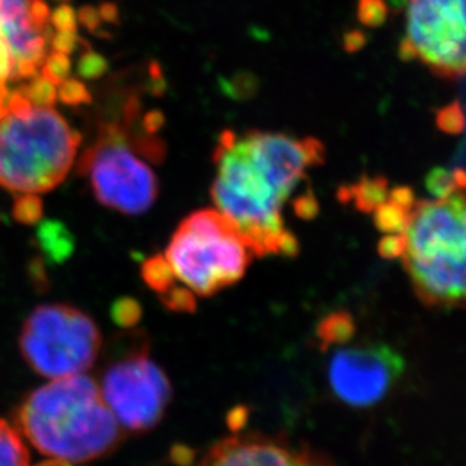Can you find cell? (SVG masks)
Returning <instances> with one entry per match:
<instances>
[{
  "mask_svg": "<svg viewBox=\"0 0 466 466\" xmlns=\"http://www.w3.org/2000/svg\"><path fill=\"white\" fill-rule=\"evenodd\" d=\"M433 198H420L408 187L388 189L365 179L351 193L359 208L372 212L381 233V256L399 260L422 305L466 308V175L431 176Z\"/></svg>",
  "mask_w": 466,
  "mask_h": 466,
  "instance_id": "6da1fadb",
  "label": "cell"
},
{
  "mask_svg": "<svg viewBox=\"0 0 466 466\" xmlns=\"http://www.w3.org/2000/svg\"><path fill=\"white\" fill-rule=\"evenodd\" d=\"M324 157L323 143L314 137L262 130L220 135L212 200L244 235L255 256L299 253V239L285 228L283 208Z\"/></svg>",
  "mask_w": 466,
  "mask_h": 466,
  "instance_id": "7a4b0ae2",
  "label": "cell"
},
{
  "mask_svg": "<svg viewBox=\"0 0 466 466\" xmlns=\"http://www.w3.org/2000/svg\"><path fill=\"white\" fill-rule=\"evenodd\" d=\"M15 429L41 454L72 465L108 456L125 438L97 381L86 372L29 392L15 410Z\"/></svg>",
  "mask_w": 466,
  "mask_h": 466,
  "instance_id": "3957f363",
  "label": "cell"
},
{
  "mask_svg": "<svg viewBox=\"0 0 466 466\" xmlns=\"http://www.w3.org/2000/svg\"><path fill=\"white\" fill-rule=\"evenodd\" d=\"M82 137L54 106H34L18 90L0 116V185L11 193H49L76 161Z\"/></svg>",
  "mask_w": 466,
  "mask_h": 466,
  "instance_id": "277c9868",
  "label": "cell"
},
{
  "mask_svg": "<svg viewBox=\"0 0 466 466\" xmlns=\"http://www.w3.org/2000/svg\"><path fill=\"white\" fill-rule=\"evenodd\" d=\"M164 256L176 280L198 297H211L239 282L255 253L228 217L200 209L180 221Z\"/></svg>",
  "mask_w": 466,
  "mask_h": 466,
  "instance_id": "5b68a950",
  "label": "cell"
},
{
  "mask_svg": "<svg viewBox=\"0 0 466 466\" xmlns=\"http://www.w3.org/2000/svg\"><path fill=\"white\" fill-rule=\"evenodd\" d=\"M77 171L102 207L125 216L147 212L159 196V180L125 125L100 126L95 141L81 153Z\"/></svg>",
  "mask_w": 466,
  "mask_h": 466,
  "instance_id": "8992f818",
  "label": "cell"
},
{
  "mask_svg": "<svg viewBox=\"0 0 466 466\" xmlns=\"http://www.w3.org/2000/svg\"><path fill=\"white\" fill-rule=\"evenodd\" d=\"M102 333L95 319L73 306H38L23 323L18 349L27 367L47 379L82 374L102 350Z\"/></svg>",
  "mask_w": 466,
  "mask_h": 466,
  "instance_id": "52a82bcc",
  "label": "cell"
},
{
  "mask_svg": "<svg viewBox=\"0 0 466 466\" xmlns=\"http://www.w3.org/2000/svg\"><path fill=\"white\" fill-rule=\"evenodd\" d=\"M399 6L401 59L447 81L466 77V0H399Z\"/></svg>",
  "mask_w": 466,
  "mask_h": 466,
  "instance_id": "ba28073f",
  "label": "cell"
},
{
  "mask_svg": "<svg viewBox=\"0 0 466 466\" xmlns=\"http://www.w3.org/2000/svg\"><path fill=\"white\" fill-rule=\"evenodd\" d=\"M137 341L109 363L99 388L120 426L132 433H147L166 417L173 388L164 370L150 358L147 339Z\"/></svg>",
  "mask_w": 466,
  "mask_h": 466,
  "instance_id": "9c48e42d",
  "label": "cell"
},
{
  "mask_svg": "<svg viewBox=\"0 0 466 466\" xmlns=\"http://www.w3.org/2000/svg\"><path fill=\"white\" fill-rule=\"evenodd\" d=\"M406 362L386 344L338 350L329 363L333 394L351 408H370L385 399L401 379Z\"/></svg>",
  "mask_w": 466,
  "mask_h": 466,
  "instance_id": "30bf717a",
  "label": "cell"
},
{
  "mask_svg": "<svg viewBox=\"0 0 466 466\" xmlns=\"http://www.w3.org/2000/svg\"><path fill=\"white\" fill-rule=\"evenodd\" d=\"M49 0H0V27L15 63L14 81L31 79L52 54L56 32Z\"/></svg>",
  "mask_w": 466,
  "mask_h": 466,
  "instance_id": "8fae6325",
  "label": "cell"
},
{
  "mask_svg": "<svg viewBox=\"0 0 466 466\" xmlns=\"http://www.w3.org/2000/svg\"><path fill=\"white\" fill-rule=\"evenodd\" d=\"M198 466H335L323 456L297 449L278 436L248 433L226 438L205 454Z\"/></svg>",
  "mask_w": 466,
  "mask_h": 466,
  "instance_id": "7c38bea8",
  "label": "cell"
},
{
  "mask_svg": "<svg viewBox=\"0 0 466 466\" xmlns=\"http://www.w3.org/2000/svg\"><path fill=\"white\" fill-rule=\"evenodd\" d=\"M354 332H356V326H354L353 317L344 310L328 315L317 326V338L321 350L341 346L351 341Z\"/></svg>",
  "mask_w": 466,
  "mask_h": 466,
  "instance_id": "4fadbf2b",
  "label": "cell"
},
{
  "mask_svg": "<svg viewBox=\"0 0 466 466\" xmlns=\"http://www.w3.org/2000/svg\"><path fill=\"white\" fill-rule=\"evenodd\" d=\"M41 248L55 262H63L75 250V241L64 225L58 221H46L38 230Z\"/></svg>",
  "mask_w": 466,
  "mask_h": 466,
  "instance_id": "5bb4252c",
  "label": "cell"
},
{
  "mask_svg": "<svg viewBox=\"0 0 466 466\" xmlns=\"http://www.w3.org/2000/svg\"><path fill=\"white\" fill-rule=\"evenodd\" d=\"M0 466H29V451L22 435L0 418Z\"/></svg>",
  "mask_w": 466,
  "mask_h": 466,
  "instance_id": "9a60e30c",
  "label": "cell"
},
{
  "mask_svg": "<svg viewBox=\"0 0 466 466\" xmlns=\"http://www.w3.org/2000/svg\"><path fill=\"white\" fill-rule=\"evenodd\" d=\"M141 276H143L146 285L152 291L157 292V296L168 291L177 282L175 273H173V269H171L170 264H168V260L166 259L164 255L148 258L143 264Z\"/></svg>",
  "mask_w": 466,
  "mask_h": 466,
  "instance_id": "2e32d148",
  "label": "cell"
},
{
  "mask_svg": "<svg viewBox=\"0 0 466 466\" xmlns=\"http://www.w3.org/2000/svg\"><path fill=\"white\" fill-rule=\"evenodd\" d=\"M27 81L26 86L17 90L29 104L34 106H54L58 99V86L41 76L40 73Z\"/></svg>",
  "mask_w": 466,
  "mask_h": 466,
  "instance_id": "e0dca14e",
  "label": "cell"
},
{
  "mask_svg": "<svg viewBox=\"0 0 466 466\" xmlns=\"http://www.w3.org/2000/svg\"><path fill=\"white\" fill-rule=\"evenodd\" d=\"M14 75H15V63H14L13 52L0 27V116L8 109L9 91L6 84L14 81Z\"/></svg>",
  "mask_w": 466,
  "mask_h": 466,
  "instance_id": "ac0fdd59",
  "label": "cell"
},
{
  "mask_svg": "<svg viewBox=\"0 0 466 466\" xmlns=\"http://www.w3.org/2000/svg\"><path fill=\"white\" fill-rule=\"evenodd\" d=\"M159 300L167 309L177 314H194L198 308V296L187 287L175 285L164 294H159Z\"/></svg>",
  "mask_w": 466,
  "mask_h": 466,
  "instance_id": "d6986e66",
  "label": "cell"
},
{
  "mask_svg": "<svg viewBox=\"0 0 466 466\" xmlns=\"http://www.w3.org/2000/svg\"><path fill=\"white\" fill-rule=\"evenodd\" d=\"M143 317V308L130 297H121L111 306V319L121 329H134Z\"/></svg>",
  "mask_w": 466,
  "mask_h": 466,
  "instance_id": "ffe728a7",
  "label": "cell"
},
{
  "mask_svg": "<svg viewBox=\"0 0 466 466\" xmlns=\"http://www.w3.org/2000/svg\"><path fill=\"white\" fill-rule=\"evenodd\" d=\"M72 72V61L68 55L58 54V52H52V54L46 58L45 63L41 66L40 75L46 77L47 81L52 82L54 86H58L61 82L66 81L70 77Z\"/></svg>",
  "mask_w": 466,
  "mask_h": 466,
  "instance_id": "44dd1931",
  "label": "cell"
},
{
  "mask_svg": "<svg viewBox=\"0 0 466 466\" xmlns=\"http://www.w3.org/2000/svg\"><path fill=\"white\" fill-rule=\"evenodd\" d=\"M43 214V203L35 194H22L18 196L15 207H14V217L20 223L34 225L38 223Z\"/></svg>",
  "mask_w": 466,
  "mask_h": 466,
  "instance_id": "7402d4cb",
  "label": "cell"
},
{
  "mask_svg": "<svg viewBox=\"0 0 466 466\" xmlns=\"http://www.w3.org/2000/svg\"><path fill=\"white\" fill-rule=\"evenodd\" d=\"M58 97L67 105H84L91 102L90 91L86 90V84L73 77H67L59 84Z\"/></svg>",
  "mask_w": 466,
  "mask_h": 466,
  "instance_id": "603a6c76",
  "label": "cell"
},
{
  "mask_svg": "<svg viewBox=\"0 0 466 466\" xmlns=\"http://www.w3.org/2000/svg\"><path fill=\"white\" fill-rule=\"evenodd\" d=\"M106 68H108L106 61L95 52L84 55L77 64L79 76L86 77V79H96V77L102 76L106 72Z\"/></svg>",
  "mask_w": 466,
  "mask_h": 466,
  "instance_id": "cb8c5ba5",
  "label": "cell"
},
{
  "mask_svg": "<svg viewBox=\"0 0 466 466\" xmlns=\"http://www.w3.org/2000/svg\"><path fill=\"white\" fill-rule=\"evenodd\" d=\"M248 417H250V412H248L246 406H237L228 415V426H229L230 431L238 433L241 429H244L247 421H248Z\"/></svg>",
  "mask_w": 466,
  "mask_h": 466,
  "instance_id": "d4e9b609",
  "label": "cell"
},
{
  "mask_svg": "<svg viewBox=\"0 0 466 466\" xmlns=\"http://www.w3.org/2000/svg\"><path fill=\"white\" fill-rule=\"evenodd\" d=\"M171 459H173L176 465L189 466L194 462L196 454H194L193 450L185 447V445H175L171 449Z\"/></svg>",
  "mask_w": 466,
  "mask_h": 466,
  "instance_id": "484cf974",
  "label": "cell"
},
{
  "mask_svg": "<svg viewBox=\"0 0 466 466\" xmlns=\"http://www.w3.org/2000/svg\"><path fill=\"white\" fill-rule=\"evenodd\" d=\"M36 466H73L72 463L63 462V461H49V462L40 463Z\"/></svg>",
  "mask_w": 466,
  "mask_h": 466,
  "instance_id": "4316f807",
  "label": "cell"
}]
</instances>
